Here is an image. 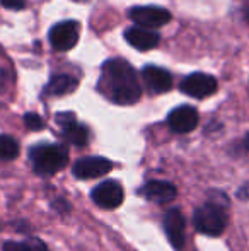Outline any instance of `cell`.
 Here are the masks:
<instances>
[{"mask_svg": "<svg viewBox=\"0 0 249 251\" xmlns=\"http://www.w3.org/2000/svg\"><path fill=\"white\" fill-rule=\"evenodd\" d=\"M99 87L116 104H133L142 96L136 72L128 62L121 58H111L101 69Z\"/></svg>", "mask_w": 249, "mask_h": 251, "instance_id": "cell-1", "label": "cell"}, {"mask_svg": "<svg viewBox=\"0 0 249 251\" xmlns=\"http://www.w3.org/2000/svg\"><path fill=\"white\" fill-rule=\"evenodd\" d=\"M33 168L38 175H55L68 162V152L65 147L55 144H43L33 147L29 152Z\"/></svg>", "mask_w": 249, "mask_h": 251, "instance_id": "cell-2", "label": "cell"}, {"mask_svg": "<svg viewBox=\"0 0 249 251\" xmlns=\"http://www.w3.org/2000/svg\"><path fill=\"white\" fill-rule=\"evenodd\" d=\"M227 226V214L220 205L205 203L195 212V227L208 236H220Z\"/></svg>", "mask_w": 249, "mask_h": 251, "instance_id": "cell-3", "label": "cell"}, {"mask_svg": "<svg viewBox=\"0 0 249 251\" xmlns=\"http://www.w3.org/2000/svg\"><path fill=\"white\" fill-rule=\"evenodd\" d=\"M130 19L135 24H138V27H162L164 24H167L173 16L169 10L162 9V7L156 5H136L132 7L128 12Z\"/></svg>", "mask_w": 249, "mask_h": 251, "instance_id": "cell-4", "label": "cell"}, {"mask_svg": "<svg viewBox=\"0 0 249 251\" xmlns=\"http://www.w3.org/2000/svg\"><path fill=\"white\" fill-rule=\"evenodd\" d=\"M79 23L75 21H63L55 24L48 33L51 47L57 51H68L79 41Z\"/></svg>", "mask_w": 249, "mask_h": 251, "instance_id": "cell-5", "label": "cell"}, {"mask_svg": "<svg viewBox=\"0 0 249 251\" xmlns=\"http://www.w3.org/2000/svg\"><path fill=\"white\" fill-rule=\"evenodd\" d=\"M180 87L186 96L203 100V98H208L217 93V80L215 77L208 75V74L196 72L188 75L186 79H183Z\"/></svg>", "mask_w": 249, "mask_h": 251, "instance_id": "cell-6", "label": "cell"}, {"mask_svg": "<svg viewBox=\"0 0 249 251\" xmlns=\"http://www.w3.org/2000/svg\"><path fill=\"white\" fill-rule=\"evenodd\" d=\"M92 200L96 205L108 208V210L116 208L123 203V188L114 179H108L92 190Z\"/></svg>", "mask_w": 249, "mask_h": 251, "instance_id": "cell-7", "label": "cell"}, {"mask_svg": "<svg viewBox=\"0 0 249 251\" xmlns=\"http://www.w3.org/2000/svg\"><path fill=\"white\" fill-rule=\"evenodd\" d=\"M113 169V162L104 157H84L73 164V176L79 179H92Z\"/></svg>", "mask_w": 249, "mask_h": 251, "instance_id": "cell-8", "label": "cell"}, {"mask_svg": "<svg viewBox=\"0 0 249 251\" xmlns=\"http://www.w3.org/2000/svg\"><path fill=\"white\" fill-rule=\"evenodd\" d=\"M198 111L188 104L178 106L167 116V123H169L171 130L178 133H188L191 130H195L196 125H198Z\"/></svg>", "mask_w": 249, "mask_h": 251, "instance_id": "cell-9", "label": "cell"}, {"mask_svg": "<svg viewBox=\"0 0 249 251\" xmlns=\"http://www.w3.org/2000/svg\"><path fill=\"white\" fill-rule=\"evenodd\" d=\"M57 122L62 126V133L65 137V140H68L70 144L77 147H82L89 140V132L84 125L77 123L75 116L72 113H60L57 115Z\"/></svg>", "mask_w": 249, "mask_h": 251, "instance_id": "cell-10", "label": "cell"}, {"mask_svg": "<svg viewBox=\"0 0 249 251\" xmlns=\"http://www.w3.org/2000/svg\"><path fill=\"white\" fill-rule=\"evenodd\" d=\"M164 231L174 250H183L184 246V217L180 210L171 208L164 215Z\"/></svg>", "mask_w": 249, "mask_h": 251, "instance_id": "cell-11", "label": "cell"}, {"mask_svg": "<svg viewBox=\"0 0 249 251\" xmlns=\"http://www.w3.org/2000/svg\"><path fill=\"white\" fill-rule=\"evenodd\" d=\"M142 77L145 80L147 87L156 94L167 93L173 87V75L162 67L145 65L142 70Z\"/></svg>", "mask_w": 249, "mask_h": 251, "instance_id": "cell-12", "label": "cell"}, {"mask_svg": "<svg viewBox=\"0 0 249 251\" xmlns=\"http://www.w3.org/2000/svg\"><path fill=\"white\" fill-rule=\"evenodd\" d=\"M143 199H147L149 201H154V203H169L176 199V188H174L171 183L167 181H149L147 185L142 186L140 190Z\"/></svg>", "mask_w": 249, "mask_h": 251, "instance_id": "cell-13", "label": "cell"}, {"mask_svg": "<svg viewBox=\"0 0 249 251\" xmlns=\"http://www.w3.org/2000/svg\"><path fill=\"white\" fill-rule=\"evenodd\" d=\"M125 40L128 41L133 48H136V50L147 51V50H152V48H156L157 45H159V34L154 33V31L135 26V27L126 29Z\"/></svg>", "mask_w": 249, "mask_h": 251, "instance_id": "cell-14", "label": "cell"}, {"mask_svg": "<svg viewBox=\"0 0 249 251\" xmlns=\"http://www.w3.org/2000/svg\"><path fill=\"white\" fill-rule=\"evenodd\" d=\"M77 87V80L73 77L60 74V75H53L48 86L45 87V94L48 96H63V94L72 93Z\"/></svg>", "mask_w": 249, "mask_h": 251, "instance_id": "cell-15", "label": "cell"}, {"mask_svg": "<svg viewBox=\"0 0 249 251\" xmlns=\"http://www.w3.org/2000/svg\"><path fill=\"white\" fill-rule=\"evenodd\" d=\"M3 251H48L46 245L36 238L27 241H7L3 243Z\"/></svg>", "mask_w": 249, "mask_h": 251, "instance_id": "cell-16", "label": "cell"}, {"mask_svg": "<svg viewBox=\"0 0 249 251\" xmlns=\"http://www.w3.org/2000/svg\"><path fill=\"white\" fill-rule=\"evenodd\" d=\"M19 155V144L14 137L0 135V161H12Z\"/></svg>", "mask_w": 249, "mask_h": 251, "instance_id": "cell-17", "label": "cell"}, {"mask_svg": "<svg viewBox=\"0 0 249 251\" xmlns=\"http://www.w3.org/2000/svg\"><path fill=\"white\" fill-rule=\"evenodd\" d=\"M24 123H26V126L29 130H41L45 126L43 118H41L40 115H36V113H26Z\"/></svg>", "mask_w": 249, "mask_h": 251, "instance_id": "cell-18", "label": "cell"}, {"mask_svg": "<svg viewBox=\"0 0 249 251\" xmlns=\"http://www.w3.org/2000/svg\"><path fill=\"white\" fill-rule=\"evenodd\" d=\"M0 3H2V7L10 9V10H21L26 7V2H24V0H0Z\"/></svg>", "mask_w": 249, "mask_h": 251, "instance_id": "cell-19", "label": "cell"}, {"mask_svg": "<svg viewBox=\"0 0 249 251\" xmlns=\"http://www.w3.org/2000/svg\"><path fill=\"white\" fill-rule=\"evenodd\" d=\"M243 147H244V151H248V152H249V133H246V137H244Z\"/></svg>", "mask_w": 249, "mask_h": 251, "instance_id": "cell-20", "label": "cell"}, {"mask_svg": "<svg viewBox=\"0 0 249 251\" xmlns=\"http://www.w3.org/2000/svg\"><path fill=\"white\" fill-rule=\"evenodd\" d=\"M246 17H248V21H249V9H246Z\"/></svg>", "mask_w": 249, "mask_h": 251, "instance_id": "cell-21", "label": "cell"}, {"mask_svg": "<svg viewBox=\"0 0 249 251\" xmlns=\"http://www.w3.org/2000/svg\"><path fill=\"white\" fill-rule=\"evenodd\" d=\"M75 2H86V0H75Z\"/></svg>", "mask_w": 249, "mask_h": 251, "instance_id": "cell-22", "label": "cell"}]
</instances>
